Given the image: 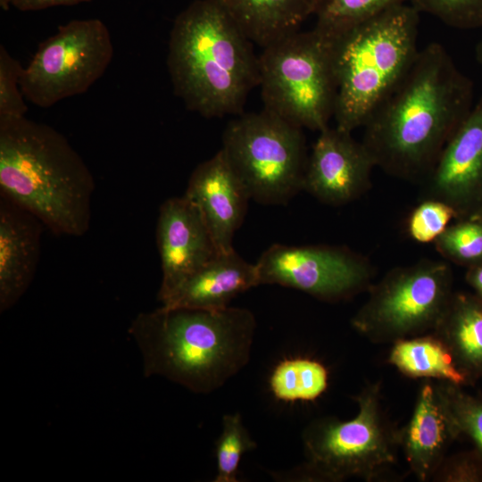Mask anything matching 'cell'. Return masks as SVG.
<instances>
[{
  "label": "cell",
  "mask_w": 482,
  "mask_h": 482,
  "mask_svg": "<svg viewBox=\"0 0 482 482\" xmlns=\"http://www.w3.org/2000/svg\"><path fill=\"white\" fill-rule=\"evenodd\" d=\"M473 84L439 43L420 49L370 116L362 143L375 166L404 179L429 175L473 107Z\"/></svg>",
  "instance_id": "cell-1"
},
{
  "label": "cell",
  "mask_w": 482,
  "mask_h": 482,
  "mask_svg": "<svg viewBox=\"0 0 482 482\" xmlns=\"http://www.w3.org/2000/svg\"><path fill=\"white\" fill-rule=\"evenodd\" d=\"M256 321L245 308L165 307L140 312L129 333L145 377L161 376L195 394L222 386L248 362Z\"/></svg>",
  "instance_id": "cell-2"
},
{
  "label": "cell",
  "mask_w": 482,
  "mask_h": 482,
  "mask_svg": "<svg viewBox=\"0 0 482 482\" xmlns=\"http://www.w3.org/2000/svg\"><path fill=\"white\" fill-rule=\"evenodd\" d=\"M253 43L218 0H195L174 19L167 69L176 96L204 118L239 115L259 86Z\"/></svg>",
  "instance_id": "cell-3"
},
{
  "label": "cell",
  "mask_w": 482,
  "mask_h": 482,
  "mask_svg": "<svg viewBox=\"0 0 482 482\" xmlns=\"http://www.w3.org/2000/svg\"><path fill=\"white\" fill-rule=\"evenodd\" d=\"M95 179L69 140L26 116L0 121V190L56 235L90 227Z\"/></svg>",
  "instance_id": "cell-4"
},
{
  "label": "cell",
  "mask_w": 482,
  "mask_h": 482,
  "mask_svg": "<svg viewBox=\"0 0 482 482\" xmlns=\"http://www.w3.org/2000/svg\"><path fill=\"white\" fill-rule=\"evenodd\" d=\"M419 23L420 12L403 4L331 37L337 129L363 127L402 79L420 51Z\"/></svg>",
  "instance_id": "cell-5"
},
{
  "label": "cell",
  "mask_w": 482,
  "mask_h": 482,
  "mask_svg": "<svg viewBox=\"0 0 482 482\" xmlns=\"http://www.w3.org/2000/svg\"><path fill=\"white\" fill-rule=\"evenodd\" d=\"M358 412L349 420L324 417L303 430L307 461L284 480L341 481L351 477L371 480L396 461L399 430L385 413L380 385L370 383L354 397Z\"/></svg>",
  "instance_id": "cell-6"
},
{
  "label": "cell",
  "mask_w": 482,
  "mask_h": 482,
  "mask_svg": "<svg viewBox=\"0 0 482 482\" xmlns=\"http://www.w3.org/2000/svg\"><path fill=\"white\" fill-rule=\"evenodd\" d=\"M258 61L263 109L302 129L328 127L337 96L331 37L299 30L262 48Z\"/></svg>",
  "instance_id": "cell-7"
},
{
  "label": "cell",
  "mask_w": 482,
  "mask_h": 482,
  "mask_svg": "<svg viewBox=\"0 0 482 482\" xmlns=\"http://www.w3.org/2000/svg\"><path fill=\"white\" fill-rule=\"evenodd\" d=\"M237 116L227 124L220 150L251 199L287 204L303 190L308 161L303 129L263 108Z\"/></svg>",
  "instance_id": "cell-8"
},
{
  "label": "cell",
  "mask_w": 482,
  "mask_h": 482,
  "mask_svg": "<svg viewBox=\"0 0 482 482\" xmlns=\"http://www.w3.org/2000/svg\"><path fill=\"white\" fill-rule=\"evenodd\" d=\"M448 264L425 260L391 270L370 287L353 317V328L375 343L422 335L437 327L452 299Z\"/></svg>",
  "instance_id": "cell-9"
},
{
  "label": "cell",
  "mask_w": 482,
  "mask_h": 482,
  "mask_svg": "<svg viewBox=\"0 0 482 482\" xmlns=\"http://www.w3.org/2000/svg\"><path fill=\"white\" fill-rule=\"evenodd\" d=\"M112 56L111 33L101 20H72L38 46L21 72V92L33 104L51 107L87 91Z\"/></svg>",
  "instance_id": "cell-10"
},
{
  "label": "cell",
  "mask_w": 482,
  "mask_h": 482,
  "mask_svg": "<svg viewBox=\"0 0 482 482\" xmlns=\"http://www.w3.org/2000/svg\"><path fill=\"white\" fill-rule=\"evenodd\" d=\"M259 285L298 289L320 300L336 302L369 289L373 270L362 255L328 245L274 244L255 263Z\"/></svg>",
  "instance_id": "cell-11"
},
{
  "label": "cell",
  "mask_w": 482,
  "mask_h": 482,
  "mask_svg": "<svg viewBox=\"0 0 482 482\" xmlns=\"http://www.w3.org/2000/svg\"><path fill=\"white\" fill-rule=\"evenodd\" d=\"M372 158L351 132L329 126L320 131L308 157L303 190L322 203L340 205L370 187Z\"/></svg>",
  "instance_id": "cell-12"
},
{
  "label": "cell",
  "mask_w": 482,
  "mask_h": 482,
  "mask_svg": "<svg viewBox=\"0 0 482 482\" xmlns=\"http://www.w3.org/2000/svg\"><path fill=\"white\" fill-rule=\"evenodd\" d=\"M156 241L162 275L160 301L220 253L200 211L185 195L160 206Z\"/></svg>",
  "instance_id": "cell-13"
},
{
  "label": "cell",
  "mask_w": 482,
  "mask_h": 482,
  "mask_svg": "<svg viewBox=\"0 0 482 482\" xmlns=\"http://www.w3.org/2000/svg\"><path fill=\"white\" fill-rule=\"evenodd\" d=\"M433 199L457 217H473L482 204V96L443 149L430 171Z\"/></svg>",
  "instance_id": "cell-14"
},
{
  "label": "cell",
  "mask_w": 482,
  "mask_h": 482,
  "mask_svg": "<svg viewBox=\"0 0 482 482\" xmlns=\"http://www.w3.org/2000/svg\"><path fill=\"white\" fill-rule=\"evenodd\" d=\"M184 195L200 211L219 253L233 251L251 197L221 150L195 167Z\"/></svg>",
  "instance_id": "cell-15"
},
{
  "label": "cell",
  "mask_w": 482,
  "mask_h": 482,
  "mask_svg": "<svg viewBox=\"0 0 482 482\" xmlns=\"http://www.w3.org/2000/svg\"><path fill=\"white\" fill-rule=\"evenodd\" d=\"M44 224L4 195L0 199V312L12 307L31 284Z\"/></svg>",
  "instance_id": "cell-16"
},
{
  "label": "cell",
  "mask_w": 482,
  "mask_h": 482,
  "mask_svg": "<svg viewBox=\"0 0 482 482\" xmlns=\"http://www.w3.org/2000/svg\"><path fill=\"white\" fill-rule=\"evenodd\" d=\"M458 433L436 385L426 381L409 422L399 430V445L420 481L434 476L444 461L448 444Z\"/></svg>",
  "instance_id": "cell-17"
},
{
  "label": "cell",
  "mask_w": 482,
  "mask_h": 482,
  "mask_svg": "<svg viewBox=\"0 0 482 482\" xmlns=\"http://www.w3.org/2000/svg\"><path fill=\"white\" fill-rule=\"evenodd\" d=\"M259 285L255 263L235 250L220 253L185 278L161 301L165 307L220 310L237 295Z\"/></svg>",
  "instance_id": "cell-18"
},
{
  "label": "cell",
  "mask_w": 482,
  "mask_h": 482,
  "mask_svg": "<svg viewBox=\"0 0 482 482\" xmlns=\"http://www.w3.org/2000/svg\"><path fill=\"white\" fill-rule=\"evenodd\" d=\"M253 43L265 48L300 30L318 0H218Z\"/></svg>",
  "instance_id": "cell-19"
},
{
  "label": "cell",
  "mask_w": 482,
  "mask_h": 482,
  "mask_svg": "<svg viewBox=\"0 0 482 482\" xmlns=\"http://www.w3.org/2000/svg\"><path fill=\"white\" fill-rule=\"evenodd\" d=\"M434 331L463 373L464 368L482 370V307L478 303L462 295L452 296Z\"/></svg>",
  "instance_id": "cell-20"
},
{
  "label": "cell",
  "mask_w": 482,
  "mask_h": 482,
  "mask_svg": "<svg viewBox=\"0 0 482 482\" xmlns=\"http://www.w3.org/2000/svg\"><path fill=\"white\" fill-rule=\"evenodd\" d=\"M388 362L400 372L413 378H436L457 386L463 384L467 378L455 364L449 350L435 334L395 341Z\"/></svg>",
  "instance_id": "cell-21"
},
{
  "label": "cell",
  "mask_w": 482,
  "mask_h": 482,
  "mask_svg": "<svg viewBox=\"0 0 482 482\" xmlns=\"http://www.w3.org/2000/svg\"><path fill=\"white\" fill-rule=\"evenodd\" d=\"M323 364L307 358L285 359L272 370L269 385L275 398L284 402L313 401L328 387Z\"/></svg>",
  "instance_id": "cell-22"
},
{
  "label": "cell",
  "mask_w": 482,
  "mask_h": 482,
  "mask_svg": "<svg viewBox=\"0 0 482 482\" xmlns=\"http://www.w3.org/2000/svg\"><path fill=\"white\" fill-rule=\"evenodd\" d=\"M409 0H318L313 15L314 29L336 37Z\"/></svg>",
  "instance_id": "cell-23"
},
{
  "label": "cell",
  "mask_w": 482,
  "mask_h": 482,
  "mask_svg": "<svg viewBox=\"0 0 482 482\" xmlns=\"http://www.w3.org/2000/svg\"><path fill=\"white\" fill-rule=\"evenodd\" d=\"M255 448L256 443L244 426L241 415L225 414L222 432L216 442L217 474L213 481H238V466L243 454Z\"/></svg>",
  "instance_id": "cell-24"
},
{
  "label": "cell",
  "mask_w": 482,
  "mask_h": 482,
  "mask_svg": "<svg viewBox=\"0 0 482 482\" xmlns=\"http://www.w3.org/2000/svg\"><path fill=\"white\" fill-rule=\"evenodd\" d=\"M437 251L448 260L470 266L482 262V219L467 218L436 239Z\"/></svg>",
  "instance_id": "cell-25"
},
{
  "label": "cell",
  "mask_w": 482,
  "mask_h": 482,
  "mask_svg": "<svg viewBox=\"0 0 482 482\" xmlns=\"http://www.w3.org/2000/svg\"><path fill=\"white\" fill-rule=\"evenodd\" d=\"M454 384L441 381L437 392L458 431H465L482 451V403L462 395Z\"/></svg>",
  "instance_id": "cell-26"
},
{
  "label": "cell",
  "mask_w": 482,
  "mask_h": 482,
  "mask_svg": "<svg viewBox=\"0 0 482 482\" xmlns=\"http://www.w3.org/2000/svg\"><path fill=\"white\" fill-rule=\"evenodd\" d=\"M419 12L437 18L449 27L470 29L482 27V0H409Z\"/></svg>",
  "instance_id": "cell-27"
},
{
  "label": "cell",
  "mask_w": 482,
  "mask_h": 482,
  "mask_svg": "<svg viewBox=\"0 0 482 482\" xmlns=\"http://www.w3.org/2000/svg\"><path fill=\"white\" fill-rule=\"evenodd\" d=\"M21 63L0 46V121L26 116L28 105L21 89Z\"/></svg>",
  "instance_id": "cell-28"
},
{
  "label": "cell",
  "mask_w": 482,
  "mask_h": 482,
  "mask_svg": "<svg viewBox=\"0 0 482 482\" xmlns=\"http://www.w3.org/2000/svg\"><path fill=\"white\" fill-rule=\"evenodd\" d=\"M457 213L452 206L441 200L429 199L411 212L408 232L417 242L430 243L436 241Z\"/></svg>",
  "instance_id": "cell-29"
},
{
  "label": "cell",
  "mask_w": 482,
  "mask_h": 482,
  "mask_svg": "<svg viewBox=\"0 0 482 482\" xmlns=\"http://www.w3.org/2000/svg\"><path fill=\"white\" fill-rule=\"evenodd\" d=\"M92 0H12L11 5L21 12L40 11L55 6H70Z\"/></svg>",
  "instance_id": "cell-30"
},
{
  "label": "cell",
  "mask_w": 482,
  "mask_h": 482,
  "mask_svg": "<svg viewBox=\"0 0 482 482\" xmlns=\"http://www.w3.org/2000/svg\"><path fill=\"white\" fill-rule=\"evenodd\" d=\"M467 279L482 296V262L470 266L467 274Z\"/></svg>",
  "instance_id": "cell-31"
},
{
  "label": "cell",
  "mask_w": 482,
  "mask_h": 482,
  "mask_svg": "<svg viewBox=\"0 0 482 482\" xmlns=\"http://www.w3.org/2000/svg\"><path fill=\"white\" fill-rule=\"evenodd\" d=\"M477 58L478 61L482 64V37L479 43L477 46Z\"/></svg>",
  "instance_id": "cell-32"
},
{
  "label": "cell",
  "mask_w": 482,
  "mask_h": 482,
  "mask_svg": "<svg viewBox=\"0 0 482 482\" xmlns=\"http://www.w3.org/2000/svg\"><path fill=\"white\" fill-rule=\"evenodd\" d=\"M12 4V0H0V6L4 11H8Z\"/></svg>",
  "instance_id": "cell-33"
},
{
  "label": "cell",
  "mask_w": 482,
  "mask_h": 482,
  "mask_svg": "<svg viewBox=\"0 0 482 482\" xmlns=\"http://www.w3.org/2000/svg\"><path fill=\"white\" fill-rule=\"evenodd\" d=\"M471 218L482 219V204H481L480 208L478 209V211L477 212V213Z\"/></svg>",
  "instance_id": "cell-34"
}]
</instances>
